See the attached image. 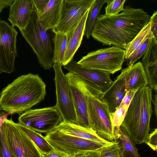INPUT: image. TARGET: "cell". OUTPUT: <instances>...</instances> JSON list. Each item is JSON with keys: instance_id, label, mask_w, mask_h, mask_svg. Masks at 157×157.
<instances>
[{"instance_id": "ab89813d", "label": "cell", "mask_w": 157, "mask_h": 157, "mask_svg": "<svg viewBox=\"0 0 157 157\" xmlns=\"http://www.w3.org/2000/svg\"><path fill=\"white\" fill-rule=\"evenodd\" d=\"M4 8V7L0 5V13H1V12L2 11V10H3V9Z\"/></svg>"}, {"instance_id": "d590c367", "label": "cell", "mask_w": 157, "mask_h": 157, "mask_svg": "<svg viewBox=\"0 0 157 157\" xmlns=\"http://www.w3.org/2000/svg\"><path fill=\"white\" fill-rule=\"evenodd\" d=\"M13 1V0H0V5L5 8L10 6Z\"/></svg>"}, {"instance_id": "2e32d148", "label": "cell", "mask_w": 157, "mask_h": 157, "mask_svg": "<svg viewBox=\"0 0 157 157\" xmlns=\"http://www.w3.org/2000/svg\"><path fill=\"white\" fill-rule=\"evenodd\" d=\"M124 75L122 70L109 87L103 92L101 97L100 99L107 104L110 113L116 111L126 95Z\"/></svg>"}, {"instance_id": "9a60e30c", "label": "cell", "mask_w": 157, "mask_h": 157, "mask_svg": "<svg viewBox=\"0 0 157 157\" xmlns=\"http://www.w3.org/2000/svg\"><path fill=\"white\" fill-rule=\"evenodd\" d=\"M33 0H15L10 6L8 18L12 26L19 30L25 29L28 24L33 11Z\"/></svg>"}, {"instance_id": "cb8c5ba5", "label": "cell", "mask_w": 157, "mask_h": 157, "mask_svg": "<svg viewBox=\"0 0 157 157\" xmlns=\"http://www.w3.org/2000/svg\"><path fill=\"white\" fill-rule=\"evenodd\" d=\"M137 90H132L126 94L121 103L113 113H110L111 121L113 128L121 125L126 114Z\"/></svg>"}, {"instance_id": "3957f363", "label": "cell", "mask_w": 157, "mask_h": 157, "mask_svg": "<svg viewBox=\"0 0 157 157\" xmlns=\"http://www.w3.org/2000/svg\"><path fill=\"white\" fill-rule=\"evenodd\" d=\"M151 89L148 85L136 91L121 124L135 144L147 141L152 113Z\"/></svg>"}, {"instance_id": "e575fe53", "label": "cell", "mask_w": 157, "mask_h": 157, "mask_svg": "<svg viewBox=\"0 0 157 157\" xmlns=\"http://www.w3.org/2000/svg\"><path fill=\"white\" fill-rule=\"evenodd\" d=\"M42 157H71L63 152L56 151L46 154H42Z\"/></svg>"}, {"instance_id": "83f0119b", "label": "cell", "mask_w": 157, "mask_h": 157, "mask_svg": "<svg viewBox=\"0 0 157 157\" xmlns=\"http://www.w3.org/2000/svg\"><path fill=\"white\" fill-rule=\"evenodd\" d=\"M125 1V0H107L104 14L111 16L118 14L123 10Z\"/></svg>"}, {"instance_id": "9c48e42d", "label": "cell", "mask_w": 157, "mask_h": 157, "mask_svg": "<svg viewBox=\"0 0 157 157\" xmlns=\"http://www.w3.org/2000/svg\"><path fill=\"white\" fill-rule=\"evenodd\" d=\"M88 111L91 128L107 140L114 141L113 128L106 103L99 97L90 94L88 98Z\"/></svg>"}, {"instance_id": "e0dca14e", "label": "cell", "mask_w": 157, "mask_h": 157, "mask_svg": "<svg viewBox=\"0 0 157 157\" xmlns=\"http://www.w3.org/2000/svg\"><path fill=\"white\" fill-rule=\"evenodd\" d=\"M146 73L148 84L151 90L157 92V40L151 38L142 62Z\"/></svg>"}, {"instance_id": "277c9868", "label": "cell", "mask_w": 157, "mask_h": 157, "mask_svg": "<svg viewBox=\"0 0 157 157\" xmlns=\"http://www.w3.org/2000/svg\"><path fill=\"white\" fill-rule=\"evenodd\" d=\"M20 30L36 54L41 67L45 70L51 69L54 63L50 35L40 21L34 6L28 24L25 29Z\"/></svg>"}, {"instance_id": "ba28073f", "label": "cell", "mask_w": 157, "mask_h": 157, "mask_svg": "<svg viewBox=\"0 0 157 157\" xmlns=\"http://www.w3.org/2000/svg\"><path fill=\"white\" fill-rule=\"evenodd\" d=\"M62 121L55 105L28 110L18 118V124L41 134L53 131Z\"/></svg>"}, {"instance_id": "ffe728a7", "label": "cell", "mask_w": 157, "mask_h": 157, "mask_svg": "<svg viewBox=\"0 0 157 157\" xmlns=\"http://www.w3.org/2000/svg\"><path fill=\"white\" fill-rule=\"evenodd\" d=\"M55 129L67 135L84 139L103 142L109 141L101 137L92 128H86L64 121Z\"/></svg>"}, {"instance_id": "30bf717a", "label": "cell", "mask_w": 157, "mask_h": 157, "mask_svg": "<svg viewBox=\"0 0 157 157\" xmlns=\"http://www.w3.org/2000/svg\"><path fill=\"white\" fill-rule=\"evenodd\" d=\"M0 128L9 147L17 157H42L40 152L17 123L11 119H6Z\"/></svg>"}, {"instance_id": "ac0fdd59", "label": "cell", "mask_w": 157, "mask_h": 157, "mask_svg": "<svg viewBox=\"0 0 157 157\" xmlns=\"http://www.w3.org/2000/svg\"><path fill=\"white\" fill-rule=\"evenodd\" d=\"M63 0H49L37 14L39 20L46 30L52 29L58 25L62 12Z\"/></svg>"}, {"instance_id": "d6986e66", "label": "cell", "mask_w": 157, "mask_h": 157, "mask_svg": "<svg viewBox=\"0 0 157 157\" xmlns=\"http://www.w3.org/2000/svg\"><path fill=\"white\" fill-rule=\"evenodd\" d=\"M126 83L125 90L128 91L148 85L147 75L140 62L123 69Z\"/></svg>"}, {"instance_id": "5bb4252c", "label": "cell", "mask_w": 157, "mask_h": 157, "mask_svg": "<svg viewBox=\"0 0 157 157\" xmlns=\"http://www.w3.org/2000/svg\"><path fill=\"white\" fill-rule=\"evenodd\" d=\"M64 68L69 72L75 74L94 84L103 91L106 90L113 81L110 74L99 71L83 67L72 59Z\"/></svg>"}, {"instance_id": "52a82bcc", "label": "cell", "mask_w": 157, "mask_h": 157, "mask_svg": "<svg viewBox=\"0 0 157 157\" xmlns=\"http://www.w3.org/2000/svg\"><path fill=\"white\" fill-rule=\"evenodd\" d=\"M125 56V50L113 46L89 52L77 63L85 68L113 74L121 69Z\"/></svg>"}, {"instance_id": "7c38bea8", "label": "cell", "mask_w": 157, "mask_h": 157, "mask_svg": "<svg viewBox=\"0 0 157 157\" xmlns=\"http://www.w3.org/2000/svg\"><path fill=\"white\" fill-rule=\"evenodd\" d=\"M95 0H63L61 17L52 29L55 34H68L76 27Z\"/></svg>"}, {"instance_id": "7a4b0ae2", "label": "cell", "mask_w": 157, "mask_h": 157, "mask_svg": "<svg viewBox=\"0 0 157 157\" xmlns=\"http://www.w3.org/2000/svg\"><path fill=\"white\" fill-rule=\"evenodd\" d=\"M46 85L37 74L19 76L2 90L0 109L10 113H21L43 100Z\"/></svg>"}, {"instance_id": "f35d334b", "label": "cell", "mask_w": 157, "mask_h": 157, "mask_svg": "<svg viewBox=\"0 0 157 157\" xmlns=\"http://www.w3.org/2000/svg\"><path fill=\"white\" fill-rule=\"evenodd\" d=\"M74 157H87L85 154H82L80 155H77L76 156H75Z\"/></svg>"}, {"instance_id": "484cf974", "label": "cell", "mask_w": 157, "mask_h": 157, "mask_svg": "<svg viewBox=\"0 0 157 157\" xmlns=\"http://www.w3.org/2000/svg\"><path fill=\"white\" fill-rule=\"evenodd\" d=\"M151 24L149 21L128 44L125 50V59L132 56L140 48L151 32Z\"/></svg>"}, {"instance_id": "60d3db41", "label": "cell", "mask_w": 157, "mask_h": 157, "mask_svg": "<svg viewBox=\"0 0 157 157\" xmlns=\"http://www.w3.org/2000/svg\"></svg>"}, {"instance_id": "6da1fadb", "label": "cell", "mask_w": 157, "mask_h": 157, "mask_svg": "<svg viewBox=\"0 0 157 157\" xmlns=\"http://www.w3.org/2000/svg\"><path fill=\"white\" fill-rule=\"evenodd\" d=\"M150 17L143 9L129 6L116 15H99L91 36L103 45H113L125 50L149 22Z\"/></svg>"}, {"instance_id": "7402d4cb", "label": "cell", "mask_w": 157, "mask_h": 157, "mask_svg": "<svg viewBox=\"0 0 157 157\" xmlns=\"http://www.w3.org/2000/svg\"><path fill=\"white\" fill-rule=\"evenodd\" d=\"M113 131L114 140L117 141L121 157H141L136 144L122 126L114 128Z\"/></svg>"}, {"instance_id": "74e56055", "label": "cell", "mask_w": 157, "mask_h": 157, "mask_svg": "<svg viewBox=\"0 0 157 157\" xmlns=\"http://www.w3.org/2000/svg\"><path fill=\"white\" fill-rule=\"evenodd\" d=\"M85 155L87 157H99L98 151L88 152Z\"/></svg>"}, {"instance_id": "1f68e13d", "label": "cell", "mask_w": 157, "mask_h": 157, "mask_svg": "<svg viewBox=\"0 0 157 157\" xmlns=\"http://www.w3.org/2000/svg\"><path fill=\"white\" fill-rule=\"evenodd\" d=\"M153 150H157V129L155 128L149 133L148 139L145 143Z\"/></svg>"}, {"instance_id": "4dcf8cb0", "label": "cell", "mask_w": 157, "mask_h": 157, "mask_svg": "<svg viewBox=\"0 0 157 157\" xmlns=\"http://www.w3.org/2000/svg\"><path fill=\"white\" fill-rule=\"evenodd\" d=\"M0 157H17L9 147L4 132L0 128Z\"/></svg>"}, {"instance_id": "8fae6325", "label": "cell", "mask_w": 157, "mask_h": 157, "mask_svg": "<svg viewBox=\"0 0 157 157\" xmlns=\"http://www.w3.org/2000/svg\"><path fill=\"white\" fill-rule=\"evenodd\" d=\"M56 88V104L55 105L60 113L63 121L75 124L76 116L72 94L67 78L58 63H53Z\"/></svg>"}, {"instance_id": "8d00e7d4", "label": "cell", "mask_w": 157, "mask_h": 157, "mask_svg": "<svg viewBox=\"0 0 157 157\" xmlns=\"http://www.w3.org/2000/svg\"><path fill=\"white\" fill-rule=\"evenodd\" d=\"M154 106V112L156 119L157 117V95L156 93L154 96V100H153Z\"/></svg>"}, {"instance_id": "d4e9b609", "label": "cell", "mask_w": 157, "mask_h": 157, "mask_svg": "<svg viewBox=\"0 0 157 157\" xmlns=\"http://www.w3.org/2000/svg\"><path fill=\"white\" fill-rule=\"evenodd\" d=\"M17 123L20 128L33 142L42 154L48 153L55 150L41 133Z\"/></svg>"}, {"instance_id": "d6a6232c", "label": "cell", "mask_w": 157, "mask_h": 157, "mask_svg": "<svg viewBox=\"0 0 157 157\" xmlns=\"http://www.w3.org/2000/svg\"><path fill=\"white\" fill-rule=\"evenodd\" d=\"M149 21L151 24V31L154 37L157 40V11L154 12L150 17Z\"/></svg>"}, {"instance_id": "836d02e7", "label": "cell", "mask_w": 157, "mask_h": 157, "mask_svg": "<svg viewBox=\"0 0 157 157\" xmlns=\"http://www.w3.org/2000/svg\"><path fill=\"white\" fill-rule=\"evenodd\" d=\"M49 1V0H33L34 6L38 13L44 9Z\"/></svg>"}, {"instance_id": "4fadbf2b", "label": "cell", "mask_w": 157, "mask_h": 157, "mask_svg": "<svg viewBox=\"0 0 157 157\" xmlns=\"http://www.w3.org/2000/svg\"><path fill=\"white\" fill-rule=\"evenodd\" d=\"M17 34L14 27L0 20V74H10L15 70Z\"/></svg>"}, {"instance_id": "4316f807", "label": "cell", "mask_w": 157, "mask_h": 157, "mask_svg": "<svg viewBox=\"0 0 157 157\" xmlns=\"http://www.w3.org/2000/svg\"><path fill=\"white\" fill-rule=\"evenodd\" d=\"M107 0H95L89 10L87 19L85 29V35L89 39L98 17L99 15L101 10L106 3Z\"/></svg>"}, {"instance_id": "8992f818", "label": "cell", "mask_w": 157, "mask_h": 157, "mask_svg": "<svg viewBox=\"0 0 157 157\" xmlns=\"http://www.w3.org/2000/svg\"><path fill=\"white\" fill-rule=\"evenodd\" d=\"M44 136L55 150L63 152L71 157L98 151L113 141L103 142L84 139L55 129Z\"/></svg>"}, {"instance_id": "f546056e", "label": "cell", "mask_w": 157, "mask_h": 157, "mask_svg": "<svg viewBox=\"0 0 157 157\" xmlns=\"http://www.w3.org/2000/svg\"><path fill=\"white\" fill-rule=\"evenodd\" d=\"M99 157H121L118 142L114 140L111 144L98 151Z\"/></svg>"}, {"instance_id": "603a6c76", "label": "cell", "mask_w": 157, "mask_h": 157, "mask_svg": "<svg viewBox=\"0 0 157 157\" xmlns=\"http://www.w3.org/2000/svg\"><path fill=\"white\" fill-rule=\"evenodd\" d=\"M71 33L68 34H55L53 40L54 44L53 49V63H57L61 67L64 59L68 40Z\"/></svg>"}, {"instance_id": "f1b7e54d", "label": "cell", "mask_w": 157, "mask_h": 157, "mask_svg": "<svg viewBox=\"0 0 157 157\" xmlns=\"http://www.w3.org/2000/svg\"><path fill=\"white\" fill-rule=\"evenodd\" d=\"M153 37H154V36L151 31L149 36L142 44L139 49L130 58L125 60L128 67L132 66L139 59L143 56L147 49L150 39Z\"/></svg>"}, {"instance_id": "5b68a950", "label": "cell", "mask_w": 157, "mask_h": 157, "mask_svg": "<svg viewBox=\"0 0 157 157\" xmlns=\"http://www.w3.org/2000/svg\"><path fill=\"white\" fill-rule=\"evenodd\" d=\"M66 75L71 91L76 114L75 124L86 128H92L88 114V96L92 94L100 98L103 92L94 84L75 74L69 72Z\"/></svg>"}, {"instance_id": "44dd1931", "label": "cell", "mask_w": 157, "mask_h": 157, "mask_svg": "<svg viewBox=\"0 0 157 157\" xmlns=\"http://www.w3.org/2000/svg\"><path fill=\"white\" fill-rule=\"evenodd\" d=\"M89 10L86 12L78 26L71 33L63 64V67L73 59L75 54L81 45L85 34L86 24Z\"/></svg>"}]
</instances>
